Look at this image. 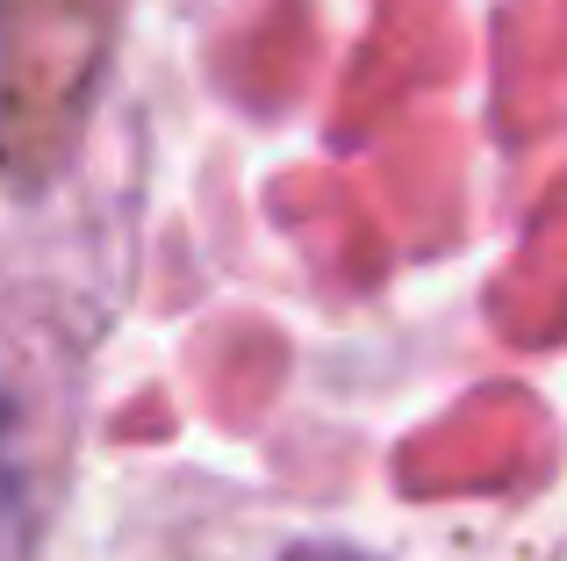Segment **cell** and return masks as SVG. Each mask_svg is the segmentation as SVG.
Returning a JSON list of instances; mask_svg holds the SVG:
<instances>
[{"instance_id": "1", "label": "cell", "mask_w": 567, "mask_h": 561, "mask_svg": "<svg viewBox=\"0 0 567 561\" xmlns=\"http://www.w3.org/2000/svg\"><path fill=\"white\" fill-rule=\"evenodd\" d=\"M8 511H14V404L0 389V526H8Z\"/></svg>"}, {"instance_id": "2", "label": "cell", "mask_w": 567, "mask_h": 561, "mask_svg": "<svg viewBox=\"0 0 567 561\" xmlns=\"http://www.w3.org/2000/svg\"><path fill=\"white\" fill-rule=\"evenodd\" d=\"M280 561H381V554H360V548H331V540H309V548H288Z\"/></svg>"}]
</instances>
